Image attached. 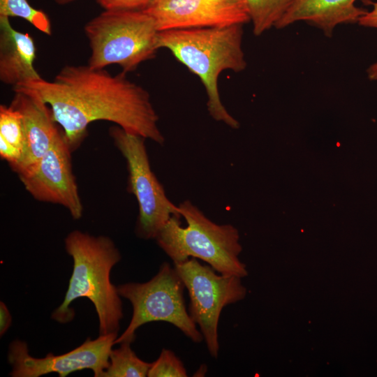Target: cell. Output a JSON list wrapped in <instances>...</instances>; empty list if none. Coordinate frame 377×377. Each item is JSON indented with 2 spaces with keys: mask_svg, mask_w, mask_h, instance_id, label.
<instances>
[{
  "mask_svg": "<svg viewBox=\"0 0 377 377\" xmlns=\"http://www.w3.org/2000/svg\"><path fill=\"white\" fill-rule=\"evenodd\" d=\"M123 72L112 75L87 65H66L52 80H40L13 87L34 95L51 109L73 152L96 121L114 123L124 130L163 145L149 92Z\"/></svg>",
  "mask_w": 377,
  "mask_h": 377,
  "instance_id": "obj_1",
  "label": "cell"
},
{
  "mask_svg": "<svg viewBox=\"0 0 377 377\" xmlns=\"http://www.w3.org/2000/svg\"><path fill=\"white\" fill-rule=\"evenodd\" d=\"M64 245L73 260V272L64 299L51 318L61 324L71 322L75 317L71 303L86 297L98 315L99 335L118 334L122 303L117 286L110 281L111 270L121 258L118 248L108 236H94L79 230L67 235Z\"/></svg>",
  "mask_w": 377,
  "mask_h": 377,
  "instance_id": "obj_2",
  "label": "cell"
},
{
  "mask_svg": "<svg viewBox=\"0 0 377 377\" xmlns=\"http://www.w3.org/2000/svg\"><path fill=\"white\" fill-rule=\"evenodd\" d=\"M243 24L158 31V47L168 50L197 75L207 96L209 115L232 128L239 124L223 105L218 88L220 74L243 71L246 61L242 49Z\"/></svg>",
  "mask_w": 377,
  "mask_h": 377,
  "instance_id": "obj_3",
  "label": "cell"
},
{
  "mask_svg": "<svg viewBox=\"0 0 377 377\" xmlns=\"http://www.w3.org/2000/svg\"><path fill=\"white\" fill-rule=\"evenodd\" d=\"M155 239L174 263L191 258L207 263L219 274L243 278L248 274L239 258L242 248L238 230L231 224H216L189 200L179 205Z\"/></svg>",
  "mask_w": 377,
  "mask_h": 377,
  "instance_id": "obj_4",
  "label": "cell"
},
{
  "mask_svg": "<svg viewBox=\"0 0 377 377\" xmlns=\"http://www.w3.org/2000/svg\"><path fill=\"white\" fill-rule=\"evenodd\" d=\"M84 30L91 50L88 65L94 68L117 64L123 73L132 72L158 50V31L143 10H104Z\"/></svg>",
  "mask_w": 377,
  "mask_h": 377,
  "instance_id": "obj_5",
  "label": "cell"
},
{
  "mask_svg": "<svg viewBox=\"0 0 377 377\" xmlns=\"http://www.w3.org/2000/svg\"><path fill=\"white\" fill-rule=\"evenodd\" d=\"M118 293L131 302L133 315L127 328L117 337L114 344L133 342L136 330L152 321L168 322L195 343L203 337L188 313L184 297L185 286L175 267L168 263L145 283H126L117 286Z\"/></svg>",
  "mask_w": 377,
  "mask_h": 377,
  "instance_id": "obj_6",
  "label": "cell"
},
{
  "mask_svg": "<svg viewBox=\"0 0 377 377\" xmlns=\"http://www.w3.org/2000/svg\"><path fill=\"white\" fill-rule=\"evenodd\" d=\"M109 134L126 160L128 188L138 202L136 235L144 239H155L172 216H181L179 207L167 197L151 169L145 138L117 125L110 128Z\"/></svg>",
  "mask_w": 377,
  "mask_h": 377,
  "instance_id": "obj_7",
  "label": "cell"
},
{
  "mask_svg": "<svg viewBox=\"0 0 377 377\" xmlns=\"http://www.w3.org/2000/svg\"><path fill=\"white\" fill-rule=\"evenodd\" d=\"M190 297L189 315L200 327L211 356L217 358L219 350L218 325L223 309L243 300L246 289L240 277L217 274L209 265L196 258L174 263Z\"/></svg>",
  "mask_w": 377,
  "mask_h": 377,
  "instance_id": "obj_8",
  "label": "cell"
},
{
  "mask_svg": "<svg viewBox=\"0 0 377 377\" xmlns=\"http://www.w3.org/2000/svg\"><path fill=\"white\" fill-rule=\"evenodd\" d=\"M117 333L99 335L96 339L87 338L73 350L59 355L52 353L44 357L30 355L27 343L13 341L8 350V362L12 367V377H39L51 373L66 377L68 374L84 369L93 371L95 377H102L110 363V354Z\"/></svg>",
  "mask_w": 377,
  "mask_h": 377,
  "instance_id": "obj_9",
  "label": "cell"
},
{
  "mask_svg": "<svg viewBox=\"0 0 377 377\" xmlns=\"http://www.w3.org/2000/svg\"><path fill=\"white\" fill-rule=\"evenodd\" d=\"M71 152L61 130L39 161L17 175L34 199L60 205L73 219H80L83 205L72 170Z\"/></svg>",
  "mask_w": 377,
  "mask_h": 377,
  "instance_id": "obj_10",
  "label": "cell"
},
{
  "mask_svg": "<svg viewBox=\"0 0 377 377\" xmlns=\"http://www.w3.org/2000/svg\"><path fill=\"white\" fill-rule=\"evenodd\" d=\"M158 31L226 27L250 21L244 0H153L145 9Z\"/></svg>",
  "mask_w": 377,
  "mask_h": 377,
  "instance_id": "obj_11",
  "label": "cell"
},
{
  "mask_svg": "<svg viewBox=\"0 0 377 377\" xmlns=\"http://www.w3.org/2000/svg\"><path fill=\"white\" fill-rule=\"evenodd\" d=\"M10 103L22 116L24 145L22 158L13 169L21 173L36 164L45 154L61 131L54 120L50 108L38 97L14 91Z\"/></svg>",
  "mask_w": 377,
  "mask_h": 377,
  "instance_id": "obj_12",
  "label": "cell"
},
{
  "mask_svg": "<svg viewBox=\"0 0 377 377\" xmlns=\"http://www.w3.org/2000/svg\"><path fill=\"white\" fill-rule=\"evenodd\" d=\"M356 0H290L275 28L283 29L298 22H305L331 36L342 24L357 23L367 11L355 6Z\"/></svg>",
  "mask_w": 377,
  "mask_h": 377,
  "instance_id": "obj_13",
  "label": "cell"
},
{
  "mask_svg": "<svg viewBox=\"0 0 377 377\" xmlns=\"http://www.w3.org/2000/svg\"><path fill=\"white\" fill-rule=\"evenodd\" d=\"M36 47L27 33L14 29L0 16V80L13 87L42 78L34 66Z\"/></svg>",
  "mask_w": 377,
  "mask_h": 377,
  "instance_id": "obj_14",
  "label": "cell"
},
{
  "mask_svg": "<svg viewBox=\"0 0 377 377\" xmlns=\"http://www.w3.org/2000/svg\"><path fill=\"white\" fill-rule=\"evenodd\" d=\"M131 342H122L111 350L110 363L102 377H145L151 363L140 360L131 347Z\"/></svg>",
  "mask_w": 377,
  "mask_h": 377,
  "instance_id": "obj_15",
  "label": "cell"
},
{
  "mask_svg": "<svg viewBox=\"0 0 377 377\" xmlns=\"http://www.w3.org/2000/svg\"><path fill=\"white\" fill-rule=\"evenodd\" d=\"M253 32L258 36L275 27L286 11L290 0H244Z\"/></svg>",
  "mask_w": 377,
  "mask_h": 377,
  "instance_id": "obj_16",
  "label": "cell"
},
{
  "mask_svg": "<svg viewBox=\"0 0 377 377\" xmlns=\"http://www.w3.org/2000/svg\"><path fill=\"white\" fill-rule=\"evenodd\" d=\"M0 16L20 17L45 34H52L47 15L35 8L27 0H0Z\"/></svg>",
  "mask_w": 377,
  "mask_h": 377,
  "instance_id": "obj_17",
  "label": "cell"
},
{
  "mask_svg": "<svg viewBox=\"0 0 377 377\" xmlns=\"http://www.w3.org/2000/svg\"><path fill=\"white\" fill-rule=\"evenodd\" d=\"M0 137L23 153L24 129L22 116L11 105H0Z\"/></svg>",
  "mask_w": 377,
  "mask_h": 377,
  "instance_id": "obj_18",
  "label": "cell"
},
{
  "mask_svg": "<svg viewBox=\"0 0 377 377\" xmlns=\"http://www.w3.org/2000/svg\"><path fill=\"white\" fill-rule=\"evenodd\" d=\"M148 377H186V370L175 354L163 348L158 359L151 363Z\"/></svg>",
  "mask_w": 377,
  "mask_h": 377,
  "instance_id": "obj_19",
  "label": "cell"
},
{
  "mask_svg": "<svg viewBox=\"0 0 377 377\" xmlns=\"http://www.w3.org/2000/svg\"><path fill=\"white\" fill-rule=\"evenodd\" d=\"M153 0H96L104 10H144Z\"/></svg>",
  "mask_w": 377,
  "mask_h": 377,
  "instance_id": "obj_20",
  "label": "cell"
},
{
  "mask_svg": "<svg viewBox=\"0 0 377 377\" xmlns=\"http://www.w3.org/2000/svg\"><path fill=\"white\" fill-rule=\"evenodd\" d=\"M0 156L8 162L13 170L20 163L22 156V151L0 137Z\"/></svg>",
  "mask_w": 377,
  "mask_h": 377,
  "instance_id": "obj_21",
  "label": "cell"
},
{
  "mask_svg": "<svg viewBox=\"0 0 377 377\" xmlns=\"http://www.w3.org/2000/svg\"><path fill=\"white\" fill-rule=\"evenodd\" d=\"M373 8L367 11L358 20L357 24L364 27L377 29V2L371 3Z\"/></svg>",
  "mask_w": 377,
  "mask_h": 377,
  "instance_id": "obj_22",
  "label": "cell"
},
{
  "mask_svg": "<svg viewBox=\"0 0 377 377\" xmlns=\"http://www.w3.org/2000/svg\"><path fill=\"white\" fill-rule=\"evenodd\" d=\"M12 323L10 313L2 301L0 302V336L2 337L9 329Z\"/></svg>",
  "mask_w": 377,
  "mask_h": 377,
  "instance_id": "obj_23",
  "label": "cell"
},
{
  "mask_svg": "<svg viewBox=\"0 0 377 377\" xmlns=\"http://www.w3.org/2000/svg\"><path fill=\"white\" fill-rule=\"evenodd\" d=\"M367 73L370 80H377V62L371 64L367 70Z\"/></svg>",
  "mask_w": 377,
  "mask_h": 377,
  "instance_id": "obj_24",
  "label": "cell"
},
{
  "mask_svg": "<svg viewBox=\"0 0 377 377\" xmlns=\"http://www.w3.org/2000/svg\"><path fill=\"white\" fill-rule=\"evenodd\" d=\"M59 5H65L73 2L76 0H54Z\"/></svg>",
  "mask_w": 377,
  "mask_h": 377,
  "instance_id": "obj_25",
  "label": "cell"
}]
</instances>
